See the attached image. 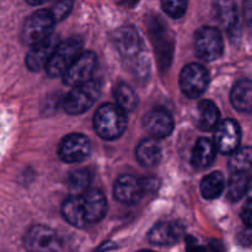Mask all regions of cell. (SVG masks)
I'll use <instances>...</instances> for the list:
<instances>
[{"label":"cell","mask_w":252,"mask_h":252,"mask_svg":"<svg viewBox=\"0 0 252 252\" xmlns=\"http://www.w3.org/2000/svg\"><path fill=\"white\" fill-rule=\"evenodd\" d=\"M162 157L161 145L159 144L157 138H145L135 149V158L138 162L145 167L157 166Z\"/></svg>","instance_id":"e0dca14e"},{"label":"cell","mask_w":252,"mask_h":252,"mask_svg":"<svg viewBox=\"0 0 252 252\" xmlns=\"http://www.w3.org/2000/svg\"><path fill=\"white\" fill-rule=\"evenodd\" d=\"M81 49H83V42L76 37L59 42L46 65L48 75L52 78L63 76L71 64L76 61V58L83 53Z\"/></svg>","instance_id":"3957f363"},{"label":"cell","mask_w":252,"mask_h":252,"mask_svg":"<svg viewBox=\"0 0 252 252\" xmlns=\"http://www.w3.org/2000/svg\"><path fill=\"white\" fill-rule=\"evenodd\" d=\"M186 245L187 252H207V249L202 246L198 241L192 236H187L186 238Z\"/></svg>","instance_id":"f546056e"},{"label":"cell","mask_w":252,"mask_h":252,"mask_svg":"<svg viewBox=\"0 0 252 252\" xmlns=\"http://www.w3.org/2000/svg\"><path fill=\"white\" fill-rule=\"evenodd\" d=\"M225 189V179L220 172H212L201 182L202 196L207 199L218 198Z\"/></svg>","instance_id":"603a6c76"},{"label":"cell","mask_w":252,"mask_h":252,"mask_svg":"<svg viewBox=\"0 0 252 252\" xmlns=\"http://www.w3.org/2000/svg\"><path fill=\"white\" fill-rule=\"evenodd\" d=\"M213 14L217 22L226 31H230L238 24L239 14L235 0H214Z\"/></svg>","instance_id":"ac0fdd59"},{"label":"cell","mask_w":252,"mask_h":252,"mask_svg":"<svg viewBox=\"0 0 252 252\" xmlns=\"http://www.w3.org/2000/svg\"><path fill=\"white\" fill-rule=\"evenodd\" d=\"M56 19L49 10H38L30 15L22 27V41L27 46H33L53 33Z\"/></svg>","instance_id":"5b68a950"},{"label":"cell","mask_w":252,"mask_h":252,"mask_svg":"<svg viewBox=\"0 0 252 252\" xmlns=\"http://www.w3.org/2000/svg\"><path fill=\"white\" fill-rule=\"evenodd\" d=\"M100 95V85L90 80L81 85L73 86L63 100V108L69 115H80L95 103Z\"/></svg>","instance_id":"277c9868"},{"label":"cell","mask_w":252,"mask_h":252,"mask_svg":"<svg viewBox=\"0 0 252 252\" xmlns=\"http://www.w3.org/2000/svg\"><path fill=\"white\" fill-rule=\"evenodd\" d=\"M24 246L27 252H62L63 243L53 229L46 225L31 226L24 236Z\"/></svg>","instance_id":"8992f818"},{"label":"cell","mask_w":252,"mask_h":252,"mask_svg":"<svg viewBox=\"0 0 252 252\" xmlns=\"http://www.w3.org/2000/svg\"><path fill=\"white\" fill-rule=\"evenodd\" d=\"M241 129L236 121L224 120L218 123L214 130V144L223 154H231L240 148Z\"/></svg>","instance_id":"8fae6325"},{"label":"cell","mask_w":252,"mask_h":252,"mask_svg":"<svg viewBox=\"0 0 252 252\" xmlns=\"http://www.w3.org/2000/svg\"><path fill=\"white\" fill-rule=\"evenodd\" d=\"M184 226L177 221L164 220L153 226L148 234V239L154 245H174L184 236Z\"/></svg>","instance_id":"2e32d148"},{"label":"cell","mask_w":252,"mask_h":252,"mask_svg":"<svg viewBox=\"0 0 252 252\" xmlns=\"http://www.w3.org/2000/svg\"><path fill=\"white\" fill-rule=\"evenodd\" d=\"M91 150L90 140L84 134L73 133L62 139L58 147V155L63 161L74 164L80 162L89 157Z\"/></svg>","instance_id":"30bf717a"},{"label":"cell","mask_w":252,"mask_h":252,"mask_svg":"<svg viewBox=\"0 0 252 252\" xmlns=\"http://www.w3.org/2000/svg\"><path fill=\"white\" fill-rule=\"evenodd\" d=\"M143 125L150 137L160 139V138L167 137L172 132L174 118L171 113L165 108L155 107L144 116Z\"/></svg>","instance_id":"4fadbf2b"},{"label":"cell","mask_w":252,"mask_h":252,"mask_svg":"<svg viewBox=\"0 0 252 252\" xmlns=\"http://www.w3.org/2000/svg\"><path fill=\"white\" fill-rule=\"evenodd\" d=\"M91 181L90 172L86 169L75 170L69 176V189H70L71 194H81L89 189V185Z\"/></svg>","instance_id":"484cf974"},{"label":"cell","mask_w":252,"mask_h":252,"mask_svg":"<svg viewBox=\"0 0 252 252\" xmlns=\"http://www.w3.org/2000/svg\"><path fill=\"white\" fill-rule=\"evenodd\" d=\"M97 57L94 52H83L64 73L63 83L68 86H78L93 80L95 73Z\"/></svg>","instance_id":"9c48e42d"},{"label":"cell","mask_w":252,"mask_h":252,"mask_svg":"<svg viewBox=\"0 0 252 252\" xmlns=\"http://www.w3.org/2000/svg\"><path fill=\"white\" fill-rule=\"evenodd\" d=\"M229 159V170L231 174H246L252 169V148H238L231 153Z\"/></svg>","instance_id":"7402d4cb"},{"label":"cell","mask_w":252,"mask_h":252,"mask_svg":"<svg viewBox=\"0 0 252 252\" xmlns=\"http://www.w3.org/2000/svg\"><path fill=\"white\" fill-rule=\"evenodd\" d=\"M231 105L239 112H252V80L243 79L233 86L230 94Z\"/></svg>","instance_id":"ffe728a7"},{"label":"cell","mask_w":252,"mask_h":252,"mask_svg":"<svg viewBox=\"0 0 252 252\" xmlns=\"http://www.w3.org/2000/svg\"><path fill=\"white\" fill-rule=\"evenodd\" d=\"M113 43L126 58H134L142 52L143 43L137 30L132 26L120 27L113 33Z\"/></svg>","instance_id":"9a60e30c"},{"label":"cell","mask_w":252,"mask_h":252,"mask_svg":"<svg viewBox=\"0 0 252 252\" xmlns=\"http://www.w3.org/2000/svg\"><path fill=\"white\" fill-rule=\"evenodd\" d=\"M127 112L117 103L100 106L94 116V128L101 138L113 140L120 138L127 129Z\"/></svg>","instance_id":"7a4b0ae2"},{"label":"cell","mask_w":252,"mask_h":252,"mask_svg":"<svg viewBox=\"0 0 252 252\" xmlns=\"http://www.w3.org/2000/svg\"><path fill=\"white\" fill-rule=\"evenodd\" d=\"M187 2L189 0H161V6L169 16L180 19L186 12Z\"/></svg>","instance_id":"4316f807"},{"label":"cell","mask_w":252,"mask_h":252,"mask_svg":"<svg viewBox=\"0 0 252 252\" xmlns=\"http://www.w3.org/2000/svg\"><path fill=\"white\" fill-rule=\"evenodd\" d=\"M73 9V0H56L49 9L56 21H62L70 14Z\"/></svg>","instance_id":"83f0119b"},{"label":"cell","mask_w":252,"mask_h":252,"mask_svg":"<svg viewBox=\"0 0 252 252\" xmlns=\"http://www.w3.org/2000/svg\"><path fill=\"white\" fill-rule=\"evenodd\" d=\"M115 98L116 103L122 107L126 112H130L137 107L138 97L134 90L128 84L120 83L115 88Z\"/></svg>","instance_id":"cb8c5ba5"},{"label":"cell","mask_w":252,"mask_h":252,"mask_svg":"<svg viewBox=\"0 0 252 252\" xmlns=\"http://www.w3.org/2000/svg\"><path fill=\"white\" fill-rule=\"evenodd\" d=\"M209 83L208 70L203 65L191 63L182 69L180 74V88L189 98H196L206 91Z\"/></svg>","instance_id":"ba28073f"},{"label":"cell","mask_w":252,"mask_h":252,"mask_svg":"<svg viewBox=\"0 0 252 252\" xmlns=\"http://www.w3.org/2000/svg\"><path fill=\"white\" fill-rule=\"evenodd\" d=\"M223 37L217 27L203 26L194 34V51L203 61H216L223 54Z\"/></svg>","instance_id":"52a82bcc"},{"label":"cell","mask_w":252,"mask_h":252,"mask_svg":"<svg viewBox=\"0 0 252 252\" xmlns=\"http://www.w3.org/2000/svg\"><path fill=\"white\" fill-rule=\"evenodd\" d=\"M144 192L145 182L133 175H121L113 187L115 198L125 204L137 203Z\"/></svg>","instance_id":"7c38bea8"},{"label":"cell","mask_w":252,"mask_h":252,"mask_svg":"<svg viewBox=\"0 0 252 252\" xmlns=\"http://www.w3.org/2000/svg\"><path fill=\"white\" fill-rule=\"evenodd\" d=\"M107 212V201L100 189H89L81 194H71L62 206L64 219L76 228L100 221Z\"/></svg>","instance_id":"6da1fadb"},{"label":"cell","mask_w":252,"mask_h":252,"mask_svg":"<svg viewBox=\"0 0 252 252\" xmlns=\"http://www.w3.org/2000/svg\"><path fill=\"white\" fill-rule=\"evenodd\" d=\"M58 44L59 38L56 34L52 33L51 36L47 37L43 41L31 46V49H30L26 56L27 68L32 71L41 70L43 66L47 65Z\"/></svg>","instance_id":"5bb4252c"},{"label":"cell","mask_w":252,"mask_h":252,"mask_svg":"<svg viewBox=\"0 0 252 252\" xmlns=\"http://www.w3.org/2000/svg\"><path fill=\"white\" fill-rule=\"evenodd\" d=\"M27 2H29L30 5H39V4H43L44 1H47V0H26Z\"/></svg>","instance_id":"1f68e13d"},{"label":"cell","mask_w":252,"mask_h":252,"mask_svg":"<svg viewBox=\"0 0 252 252\" xmlns=\"http://www.w3.org/2000/svg\"><path fill=\"white\" fill-rule=\"evenodd\" d=\"M217 147L208 138H199L192 152L191 162L197 170H204L212 165L216 159Z\"/></svg>","instance_id":"d6986e66"},{"label":"cell","mask_w":252,"mask_h":252,"mask_svg":"<svg viewBox=\"0 0 252 252\" xmlns=\"http://www.w3.org/2000/svg\"><path fill=\"white\" fill-rule=\"evenodd\" d=\"M248 194L250 198H252V177L249 179V185H248Z\"/></svg>","instance_id":"d6a6232c"},{"label":"cell","mask_w":252,"mask_h":252,"mask_svg":"<svg viewBox=\"0 0 252 252\" xmlns=\"http://www.w3.org/2000/svg\"><path fill=\"white\" fill-rule=\"evenodd\" d=\"M243 12L246 21L252 24V0H245V1H244Z\"/></svg>","instance_id":"4dcf8cb0"},{"label":"cell","mask_w":252,"mask_h":252,"mask_svg":"<svg viewBox=\"0 0 252 252\" xmlns=\"http://www.w3.org/2000/svg\"><path fill=\"white\" fill-rule=\"evenodd\" d=\"M249 179L245 174H231L226 185V196L230 201L236 202L248 193Z\"/></svg>","instance_id":"d4e9b609"},{"label":"cell","mask_w":252,"mask_h":252,"mask_svg":"<svg viewBox=\"0 0 252 252\" xmlns=\"http://www.w3.org/2000/svg\"><path fill=\"white\" fill-rule=\"evenodd\" d=\"M218 107L211 100H203L198 103V118L197 125L202 130L216 129L219 123Z\"/></svg>","instance_id":"44dd1931"},{"label":"cell","mask_w":252,"mask_h":252,"mask_svg":"<svg viewBox=\"0 0 252 252\" xmlns=\"http://www.w3.org/2000/svg\"><path fill=\"white\" fill-rule=\"evenodd\" d=\"M241 220L249 228H252V198L249 199L245 204H244L243 209H241Z\"/></svg>","instance_id":"f1b7e54d"},{"label":"cell","mask_w":252,"mask_h":252,"mask_svg":"<svg viewBox=\"0 0 252 252\" xmlns=\"http://www.w3.org/2000/svg\"><path fill=\"white\" fill-rule=\"evenodd\" d=\"M139 252H154V251H149V250H143V251H139Z\"/></svg>","instance_id":"836d02e7"}]
</instances>
